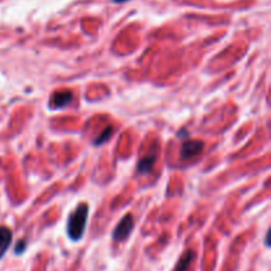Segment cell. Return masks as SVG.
Wrapping results in <instances>:
<instances>
[{
  "mask_svg": "<svg viewBox=\"0 0 271 271\" xmlns=\"http://www.w3.org/2000/svg\"><path fill=\"white\" fill-rule=\"evenodd\" d=\"M132 229H134V218H132L131 214H126L112 231V240L115 242L126 241L132 233Z\"/></svg>",
  "mask_w": 271,
  "mask_h": 271,
  "instance_id": "cell-2",
  "label": "cell"
},
{
  "mask_svg": "<svg viewBox=\"0 0 271 271\" xmlns=\"http://www.w3.org/2000/svg\"><path fill=\"white\" fill-rule=\"evenodd\" d=\"M204 149V143L201 140H186L183 143L180 149V158L183 160L192 159L195 156H199Z\"/></svg>",
  "mask_w": 271,
  "mask_h": 271,
  "instance_id": "cell-3",
  "label": "cell"
},
{
  "mask_svg": "<svg viewBox=\"0 0 271 271\" xmlns=\"http://www.w3.org/2000/svg\"><path fill=\"white\" fill-rule=\"evenodd\" d=\"M268 234L270 233L267 231V233H266V238H264V244H266V246H267V248L270 246V242H268Z\"/></svg>",
  "mask_w": 271,
  "mask_h": 271,
  "instance_id": "cell-10",
  "label": "cell"
},
{
  "mask_svg": "<svg viewBox=\"0 0 271 271\" xmlns=\"http://www.w3.org/2000/svg\"><path fill=\"white\" fill-rule=\"evenodd\" d=\"M89 218V205L86 203L78 204L68 217V224H66V231H68V237L71 241L81 240L85 234L86 225H88Z\"/></svg>",
  "mask_w": 271,
  "mask_h": 271,
  "instance_id": "cell-1",
  "label": "cell"
},
{
  "mask_svg": "<svg viewBox=\"0 0 271 271\" xmlns=\"http://www.w3.org/2000/svg\"><path fill=\"white\" fill-rule=\"evenodd\" d=\"M25 249H27V242L24 240L19 241L16 245V248H15V254L16 255H21L25 251Z\"/></svg>",
  "mask_w": 271,
  "mask_h": 271,
  "instance_id": "cell-9",
  "label": "cell"
},
{
  "mask_svg": "<svg viewBox=\"0 0 271 271\" xmlns=\"http://www.w3.org/2000/svg\"><path fill=\"white\" fill-rule=\"evenodd\" d=\"M114 3H126V2H129V0H112Z\"/></svg>",
  "mask_w": 271,
  "mask_h": 271,
  "instance_id": "cell-11",
  "label": "cell"
},
{
  "mask_svg": "<svg viewBox=\"0 0 271 271\" xmlns=\"http://www.w3.org/2000/svg\"><path fill=\"white\" fill-rule=\"evenodd\" d=\"M12 244V231L10 227L0 226V259L6 255Z\"/></svg>",
  "mask_w": 271,
  "mask_h": 271,
  "instance_id": "cell-5",
  "label": "cell"
},
{
  "mask_svg": "<svg viewBox=\"0 0 271 271\" xmlns=\"http://www.w3.org/2000/svg\"><path fill=\"white\" fill-rule=\"evenodd\" d=\"M195 258H196V254H195V251L192 250H186L181 258L179 259L177 264L175 266V270L173 271H188V268L190 267V264L192 262L195 261Z\"/></svg>",
  "mask_w": 271,
  "mask_h": 271,
  "instance_id": "cell-6",
  "label": "cell"
},
{
  "mask_svg": "<svg viewBox=\"0 0 271 271\" xmlns=\"http://www.w3.org/2000/svg\"><path fill=\"white\" fill-rule=\"evenodd\" d=\"M111 135H112V127H110V126H108V127H106L105 131L102 132L101 135H99L98 139H95L94 143L97 144V146H99V144H103V143H106L108 139H110V138H111Z\"/></svg>",
  "mask_w": 271,
  "mask_h": 271,
  "instance_id": "cell-8",
  "label": "cell"
},
{
  "mask_svg": "<svg viewBox=\"0 0 271 271\" xmlns=\"http://www.w3.org/2000/svg\"><path fill=\"white\" fill-rule=\"evenodd\" d=\"M156 162V155L155 153H148V155L143 156L142 159L139 160V163H138V172L139 173H148L152 171V167H153V163Z\"/></svg>",
  "mask_w": 271,
  "mask_h": 271,
  "instance_id": "cell-7",
  "label": "cell"
},
{
  "mask_svg": "<svg viewBox=\"0 0 271 271\" xmlns=\"http://www.w3.org/2000/svg\"><path fill=\"white\" fill-rule=\"evenodd\" d=\"M73 99L71 92H57L54 93L51 99L52 108H64L69 105Z\"/></svg>",
  "mask_w": 271,
  "mask_h": 271,
  "instance_id": "cell-4",
  "label": "cell"
}]
</instances>
